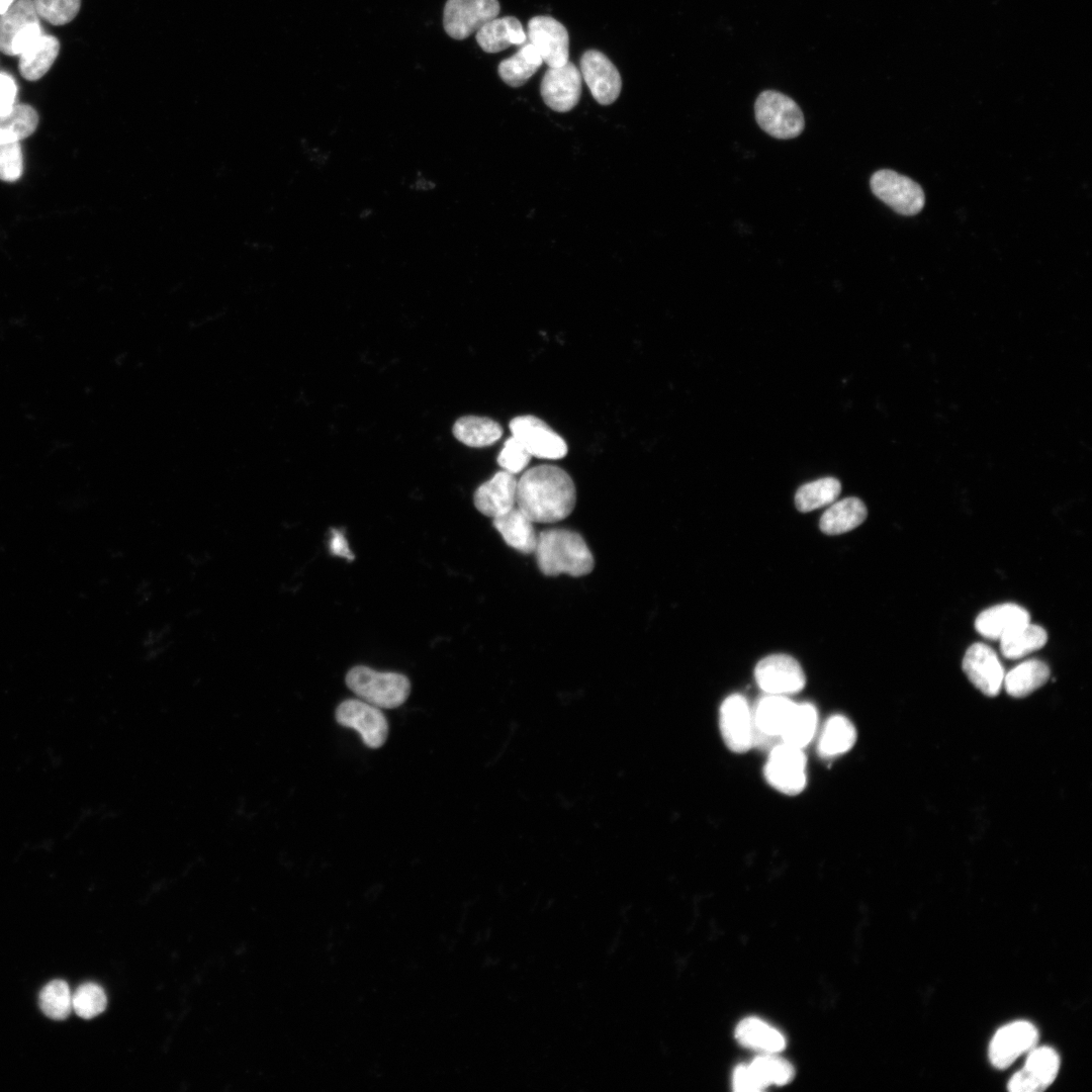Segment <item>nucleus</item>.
Instances as JSON below:
<instances>
[{
	"mask_svg": "<svg viewBox=\"0 0 1092 1092\" xmlns=\"http://www.w3.org/2000/svg\"><path fill=\"white\" fill-rule=\"evenodd\" d=\"M575 500L572 478L556 465L532 467L518 480L517 507L534 523L551 524L567 518Z\"/></svg>",
	"mask_w": 1092,
	"mask_h": 1092,
	"instance_id": "f257e3e1",
	"label": "nucleus"
},
{
	"mask_svg": "<svg viewBox=\"0 0 1092 1092\" xmlns=\"http://www.w3.org/2000/svg\"><path fill=\"white\" fill-rule=\"evenodd\" d=\"M541 572L547 576L565 573L574 577L589 573L594 556L584 539L568 529H547L538 534L534 551Z\"/></svg>",
	"mask_w": 1092,
	"mask_h": 1092,
	"instance_id": "f03ea898",
	"label": "nucleus"
},
{
	"mask_svg": "<svg viewBox=\"0 0 1092 1092\" xmlns=\"http://www.w3.org/2000/svg\"><path fill=\"white\" fill-rule=\"evenodd\" d=\"M346 685L360 700L379 709L399 707L411 693V682L405 675L377 671L364 665L354 666L347 672Z\"/></svg>",
	"mask_w": 1092,
	"mask_h": 1092,
	"instance_id": "7ed1b4c3",
	"label": "nucleus"
},
{
	"mask_svg": "<svg viewBox=\"0 0 1092 1092\" xmlns=\"http://www.w3.org/2000/svg\"><path fill=\"white\" fill-rule=\"evenodd\" d=\"M754 113L758 125L777 139L796 138L805 125L804 115L798 104L789 96L775 90H765L758 95Z\"/></svg>",
	"mask_w": 1092,
	"mask_h": 1092,
	"instance_id": "20e7f679",
	"label": "nucleus"
},
{
	"mask_svg": "<svg viewBox=\"0 0 1092 1092\" xmlns=\"http://www.w3.org/2000/svg\"><path fill=\"white\" fill-rule=\"evenodd\" d=\"M807 759L801 748L781 742L772 747L763 768L767 783L786 795H797L806 786Z\"/></svg>",
	"mask_w": 1092,
	"mask_h": 1092,
	"instance_id": "39448f33",
	"label": "nucleus"
},
{
	"mask_svg": "<svg viewBox=\"0 0 1092 1092\" xmlns=\"http://www.w3.org/2000/svg\"><path fill=\"white\" fill-rule=\"evenodd\" d=\"M873 193L896 212L914 215L924 206L922 188L912 179L893 170H879L871 178Z\"/></svg>",
	"mask_w": 1092,
	"mask_h": 1092,
	"instance_id": "423d86ee",
	"label": "nucleus"
},
{
	"mask_svg": "<svg viewBox=\"0 0 1092 1092\" xmlns=\"http://www.w3.org/2000/svg\"><path fill=\"white\" fill-rule=\"evenodd\" d=\"M335 718L341 726L356 730L364 744L381 747L388 736V722L381 710L360 699H349L336 709Z\"/></svg>",
	"mask_w": 1092,
	"mask_h": 1092,
	"instance_id": "0eeeda50",
	"label": "nucleus"
},
{
	"mask_svg": "<svg viewBox=\"0 0 1092 1092\" xmlns=\"http://www.w3.org/2000/svg\"><path fill=\"white\" fill-rule=\"evenodd\" d=\"M497 0H447L443 25L449 36L465 39L489 20L497 17Z\"/></svg>",
	"mask_w": 1092,
	"mask_h": 1092,
	"instance_id": "6e6552de",
	"label": "nucleus"
},
{
	"mask_svg": "<svg viewBox=\"0 0 1092 1092\" xmlns=\"http://www.w3.org/2000/svg\"><path fill=\"white\" fill-rule=\"evenodd\" d=\"M758 687L768 695H791L805 687L806 677L799 662L787 654L762 658L754 668Z\"/></svg>",
	"mask_w": 1092,
	"mask_h": 1092,
	"instance_id": "1a4fd4ad",
	"label": "nucleus"
},
{
	"mask_svg": "<svg viewBox=\"0 0 1092 1092\" xmlns=\"http://www.w3.org/2000/svg\"><path fill=\"white\" fill-rule=\"evenodd\" d=\"M509 427L512 436L526 447L531 456L555 460L567 454V445L562 437L535 416L516 417Z\"/></svg>",
	"mask_w": 1092,
	"mask_h": 1092,
	"instance_id": "9d476101",
	"label": "nucleus"
},
{
	"mask_svg": "<svg viewBox=\"0 0 1092 1092\" xmlns=\"http://www.w3.org/2000/svg\"><path fill=\"white\" fill-rule=\"evenodd\" d=\"M719 723L722 738L731 751L743 753L754 745L752 711L742 695H730L722 702Z\"/></svg>",
	"mask_w": 1092,
	"mask_h": 1092,
	"instance_id": "9b49d317",
	"label": "nucleus"
},
{
	"mask_svg": "<svg viewBox=\"0 0 1092 1092\" xmlns=\"http://www.w3.org/2000/svg\"><path fill=\"white\" fill-rule=\"evenodd\" d=\"M527 37L548 67H560L569 61L568 31L552 16L532 17L527 25Z\"/></svg>",
	"mask_w": 1092,
	"mask_h": 1092,
	"instance_id": "f8f14e48",
	"label": "nucleus"
},
{
	"mask_svg": "<svg viewBox=\"0 0 1092 1092\" xmlns=\"http://www.w3.org/2000/svg\"><path fill=\"white\" fill-rule=\"evenodd\" d=\"M581 78L593 97L601 105L614 103L622 89V79L616 66L602 52L588 50L579 62Z\"/></svg>",
	"mask_w": 1092,
	"mask_h": 1092,
	"instance_id": "ddd939ff",
	"label": "nucleus"
},
{
	"mask_svg": "<svg viewBox=\"0 0 1092 1092\" xmlns=\"http://www.w3.org/2000/svg\"><path fill=\"white\" fill-rule=\"evenodd\" d=\"M581 82L579 69L569 61L560 67H548L540 84L542 99L554 111H569L579 101Z\"/></svg>",
	"mask_w": 1092,
	"mask_h": 1092,
	"instance_id": "4468645a",
	"label": "nucleus"
},
{
	"mask_svg": "<svg viewBox=\"0 0 1092 1092\" xmlns=\"http://www.w3.org/2000/svg\"><path fill=\"white\" fill-rule=\"evenodd\" d=\"M1038 1040L1036 1027L1025 1020L999 1028L989 1044V1060L998 1069L1010 1066L1019 1056L1032 1050Z\"/></svg>",
	"mask_w": 1092,
	"mask_h": 1092,
	"instance_id": "2eb2a0df",
	"label": "nucleus"
},
{
	"mask_svg": "<svg viewBox=\"0 0 1092 1092\" xmlns=\"http://www.w3.org/2000/svg\"><path fill=\"white\" fill-rule=\"evenodd\" d=\"M1060 1069V1057L1050 1046L1029 1051L1024 1066L1007 1084L1012 1092H1039L1045 1090L1056 1079Z\"/></svg>",
	"mask_w": 1092,
	"mask_h": 1092,
	"instance_id": "dca6fc26",
	"label": "nucleus"
},
{
	"mask_svg": "<svg viewBox=\"0 0 1092 1092\" xmlns=\"http://www.w3.org/2000/svg\"><path fill=\"white\" fill-rule=\"evenodd\" d=\"M963 669L970 681L986 696H997L1003 687V666L996 652L984 643H974L967 649Z\"/></svg>",
	"mask_w": 1092,
	"mask_h": 1092,
	"instance_id": "f3484780",
	"label": "nucleus"
},
{
	"mask_svg": "<svg viewBox=\"0 0 1092 1092\" xmlns=\"http://www.w3.org/2000/svg\"><path fill=\"white\" fill-rule=\"evenodd\" d=\"M517 484L514 474L505 470L496 472L475 490V508L492 519L507 514L517 507Z\"/></svg>",
	"mask_w": 1092,
	"mask_h": 1092,
	"instance_id": "a211bd4d",
	"label": "nucleus"
},
{
	"mask_svg": "<svg viewBox=\"0 0 1092 1092\" xmlns=\"http://www.w3.org/2000/svg\"><path fill=\"white\" fill-rule=\"evenodd\" d=\"M796 703L785 696L768 695L757 701L751 709L754 727V744L759 739L780 738L788 724Z\"/></svg>",
	"mask_w": 1092,
	"mask_h": 1092,
	"instance_id": "6ab92c4d",
	"label": "nucleus"
},
{
	"mask_svg": "<svg viewBox=\"0 0 1092 1092\" xmlns=\"http://www.w3.org/2000/svg\"><path fill=\"white\" fill-rule=\"evenodd\" d=\"M1030 622L1029 613L1019 605L1006 603L986 609L975 621L977 632L985 638L1000 640L1014 628Z\"/></svg>",
	"mask_w": 1092,
	"mask_h": 1092,
	"instance_id": "aec40b11",
	"label": "nucleus"
},
{
	"mask_svg": "<svg viewBox=\"0 0 1092 1092\" xmlns=\"http://www.w3.org/2000/svg\"><path fill=\"white\" fill-rule=\"evenodd\" d=\"M475 37L479 47L489 54L502 52L510 46L524 44L527 40L521 21L515 16L489 20L475 32Z\"/></svg>",
	"mask_w": 1092,
	"mask_h": 1092,
	"instance_id": "412c9836",
	"label": "nucleus"
},
{
	"mask_svg": "<svg viewBox=\"0 0 1092 1092\" xmlns=\"http://www.w3.org/2000/svg\"><path fill=\"white\" fill-rule=\"evenodd\" d=\"M492 524L509 546L524 554L534 553L538 538L534 522L518 507L493 519Z\"/></svg>",
	"mask_w": 1092,
	"mask_h": 1092,
	"instance_id": "4be33fe9",
	"label": "nucleus"
},
{
	"mask_svg": "<svg viewBox=\"0 0 1092 1092\" xmlns=\"http://www.w3.org/2000/svg\"><path fill=\"white\" fill-rule=\"evenodd\" d=\"M864 504L857 497H845L832 504L822 515L819 527L827 535H837L853 530L866 520Z\"/></svg>",
	"mask_w": 1092,
	"mask_h": 1092,
	"instance_id": "5701e85b",
	"label": "nucleus"
},
{
	"mask_svg": "<svg viewBox=\"0 0 1092 1092\" xmlns=\"http://www.w3.org/2000/svg\"><path fill=\"white\" fill-rule=\"evenodd\" d=\"M60 51L57 37L41 34L28 49L19 55V71L23 78L35 81L52 67Z\"/></svg>",
	"mask_w": 1092,
	"mask_h": 1092,
	"instance_id": "b1692460",
	"label": "nucleus"
},
{
	"mask_svg": "<svg viewBox=\"0 0 1092 1092\" xmlns=\"http://www.w3.org/2000/svg\"><path fill=\"white\" fill-rule=\"evenodd\" d=\"M735 1035L744 1046L765 1054L778 1053L786 1046V1039L778 1029L755 1017L741 1020L737 1024Z\"/></svg>",
	"mask_w": 1092,
	"mask_h": 1092,
	"instance_id": "393cba45",
	"label": "nucleus"
},
{
	"mask_svg": "<svg viewBox=\"0 0 1092 1092\" xmlns=\"http://www.w3.org/2000/svg\"><path fill=\"white\" fill-rule=\"evenodd\" d=\"M1050 677V668L1041 660H1025L1004 674L1003 688L1009 696L1021 698L1028 696Z\"/></svg>",
	"mask_w": 1092,
	"mask_h": 1092,
	"instance_id": "a878e982",
	"label": "nucleus"
},
{
	"mask_svg": "<svg viewBox=\"0 0 1092 1092\" xmlns=\"http://www.w3.org/2000/svg\"><path fill=\"white\" fill-rule=\"evenodd\" d=\"M856 741V730L851 721L834 715L825 723L818 741V753L823 758L836 757L848 751Z\"/></svg>",
	"mask_w": 1092,
	"mask_h": 1092,
	"instance_id": "bb28decb",
	"label": "nucleus"
},
{
	"mask_svg": "<svg viewBox=\"0 0 1092 1092\" xmlns=\"http://www.w3.org/2000/svg\"><path fill=\"white\" fill-rule=\"evenodd\" d=\"M542 63L537 50L527 42L515 55L499 63L497 73L507 85L517 88L526 84Z\"/></svg>",
	"mask_w": 1092,
	"mask_h": 1092,
	"instance_id": "cd10ccee",
	"label": "nucleus"
},
{
	"mask_svg": "<svg viewBox=\"0 0 1092 1092\" xmlns=\"http://www.w3.org/2000/svg\"><path fill=\"white\" fill-rule=\"evenodd\" d=\"M453 434L461 443L469 447H485L498 441L503 428L492 419L477 416H465L453 426Z\"/></svg>",
	"mask_w": 1092,
	"mask_h": 1092,
	"instance_id": "c85d7f7f",
	"label": "nucleus"
},
{
	"mask_svg": "<svg viewBox=\"0 0 1092 1092\" xmlns=\"http://www.w3.org/2000/svg\"><path fill=\"white\" fill-rule=\"evenodd\" d=\"M999 641L1004 657L1018 659L1043 647L1048 634L1042 627L1028 622L1014 628Z\"/></svg>",
	"mask_w": 1092,
	"mask_h": 1092,
	"instance_id": "c756f323",
	"label": "nucleus"
},
{
	"mask_svg": "<svg viewBox=\"0 0 1092 1092\" xmlns=\"http://www.w3.org/2000/svg\"><path fill=\"white\" fill-rule=\"evenodd\" d=\"M39 22V17L31 0H18L0 15V52L10 56L14 38L31 24Z\"/></svg>",
	"mask_w": 1092,
	"mask_h": 1092,
	"instance_id": "7c9ffc66",
	"label": "nucleus"
},
{
	"mask_svg": "<svg viewBox=\"0 0 1092 1092\" xmlns=\"http://www.w3.org/2000/svg\"><path fill=\"white\" fill-rule=\"evenodd\" d=\"M38 115L28 104L16 103L0 115V143H19L36 128Z\"/></svg>",
	"mask_w": 1092,
	"mask_h": 1092,
	"instance_id": "2f4dec72",
	"label": "nucleus"
},
{
	"mask_svg": "<svg viewBox=\"0 0 1092 1092\" xmlns=\"http://www.w3.org/2000/svg\"><path fill=\"white\" fill-rule=\"evenodd\" d=\"M816 727V708L810 703L796 704L781 740L803 749L813 739Z\"/></svg>",
	"mask_w": 1092,
	"mask_h": 1092,
	"instance_id": "473e14b6",
	"label": "nucleus"
},
{
	"mask_svg": "<svg viewBox=\"0 0 1092 1092\" xmlns=\"http://www.w3.org/2000/svg\"><path fill=\"white\" fill-rule=\"evenodd\" d=\"M841 491V484L834 477H823L799 487L795 494L796 508L803 513L832 504Z\"/></svg>",
	"mask_w": 1092,
	"mask_h": 1092,
	"instance_id": "72a5a7b5",
	"label": "nucleus"
},
{
	"mask_svg": "<svg viewBox=\"0 0 1092 1092\" xmlns=\"http://www.w3.org/2000/svg\"><path fill=\"white\" fill-rule=\"evenodd\" d=\"M72 995L65 981L54 980L41 989L39 1007L52 1019H66L73 1010Z\"/></svg>",
	"mask_w": 1092,
	"mask_h": 1092,
	"instance_id": "f704fd0d",
	"label": "nucleus"
},
{
	"mask_svg": "<svg viewBox=\"0 0 1092 1092\" xmlns=\"http://www.w3.org/2000/svg\"><path fill=\"white\" fill-rule=\"evenodd\" d=\"M106 1004L104 990L95 983L82 984L72 995L73 1010L84 1019H91L102 1013Z\"/></svg>",
	"mask_w": 1092,
	"mask_h": 1092,
	"instance_id": "c9c22d12",
	"label": "nucleus"
},
{
	"mask_svg": "<svg viewBox=\"0 0 1092 1092\" xmlns=\"http://www.w3.org/2000/svg\"><path fill=\"white\" fill-rule=\"evenodd\" d=\"M749 1065L765 1087L769 1085H784L791 1081L794 1076L792 1065L786 1060L778 1058L772 1054L756 1057Z\"/></svg>",
	"mask_w": 1092,
	"mask_h": 1092,
	"instance_id": "e433bc0d",
	"label": "nucleus"
},
{
	"mask_svg": "<svg viewBox=\"0 0 1092 1092\" xmlns=\"http://www.w3.org/2000/svg\"><path fill=\"white\" fill-rule=\"evenodd\" d=\"M38 17L62 25L70 22L79 12L81 0H31Z\"/></svg>",
	"mask_w": 1092,
	"mask_h": 1092,
	"instance_id": "4c0bfd02",
	"label": "nucleus"
},
{
	"mask_svg": "<svg viewBox=\"0 0 1092 1092\" xmlns=\"http://www.w3.org/2000/svg\"><path fill=\"white\" fill-rule=\"evenodd\" d=\"M531 457L526 447L512 436L505 442L498 453L497 463L505 471L515 475L526 468Z\"/></svg>",
	"mask_w": 1092,
	"mask_h": 1092,
	"instance_id": "58836bf2",
	"label": "nucleus"
},
{
	"mask_svg": "<svg viewBox=\"0 0 1092 1092\" xmlns=\"http://www.w3.org/2000/svg\"><path fill=\"white\" fill-rule=\"evenodd\" d=\"M23 158L19 143H0V179L16 181L22 174Z\"/></svg>",
	"mask_w": 1092,
	"mask_h": 1092,
	"instance_id": "ea45409f",
	"label": "nucleus"
},
{
	"mask_svg": "<svg viewBox=\"0 0 1092 1092\" xmlns=\"http://www.w3.org/2000/svg\"><path fill=\"white\" fill-rule=\"evenodd\" d=\"M732 1085L735 1091L741 1092H753L766 1088L750 1065H740L735 1068Z\"/></svg>",
	"mask_w": 1092,
	"mask_h": 1092,
	"instance_id": "a19ab883",
	"label": "nucleus"
},
{
	"mask_svg": "<svg viewBox=\"0 0 1092 1092\" xmlns=\"http://www.w3.org/2000/svg\"><path fill=\"white\" fill-rule=\"evenodd\" d=\"M17 85L12 76L0 73V115L16 104Z\"/></svg>",
	"mask_w": 1092,
	"mask_h": 1092,
	"instance_id": "79ce46f5",
	"label": "nucleus"
},
{
	"mask_svg": "<svg viewBox=\"0 0 1092 1092\" xmlns=\"http://www.w3.org/2000/svg\"><path fill=\"white\" fill-rule=\"evenodd\" d=\"M330 550L333 555L345 557L347 559H353L354 555L349 549L346 538L343 533L338 530H332V536L330 540Z\"/></svg>",
	"mask_w": 1092,
	"mask_h": 1092,
	"instance_id": "37998d69",
	"label": "nucleus"
},
{
	"mask_svg": "<svg viewBox=\"0 0 1092 1092\" xmlns=\"http://www.w3.org/2000/svg\"><path fill=\"white\" fill-rule=\"evenodd\" d=\"M14 3V0H0V15L6 12Z\"/></svg>",
	"mask_w": 1092,
	"mask_h": 1092,
	"instance_id": "c03bdc74",
	"label": "nucleus"
}]
</instances>
